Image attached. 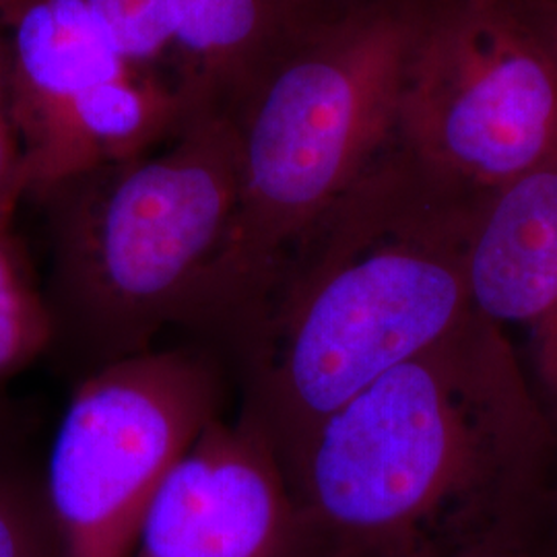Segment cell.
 I'll use <instances>...</instances> for the list:
<instances>
[{
	"mask_svg": "<svg viewBox=\"0 0 557 557\" xmlns=\"http://www.w3.org/2000/svg\"><path fill=\"white\" fill-rule=\"evenodd\" d=\"M483 197L395 135L301 238L234 358L239 419L283 469L343 403L475 319L467 248Z\"/></svg>",
	"mask_w": 557,
	"mask_h": 557,
	"instance_id": "cell-1",
	"label": "cell"
},
{
	"mask_svg": "<svg viewBox=\"0 0 557 557\" xmlns=\"http://www.w3.org/2000/svg\"><path fill=\"white\" fill-rule=\"evenodd\" d=\"M552 440L504 329L475 314L322 419L283 473L310 556L411 557L520 506Z\"/></svg>",
	"mask_w": 557,
	"mask_h": 557,
	"instance_id": "cell-2",
	"label": "cell"
},
{
	"mask_svg": "<svg viewBox=\"0 0 557 557\" xmlns=\"http://www.w3.org/2000/svg\"><path fill=\"white\" fill-rule=\"evenodd\" d=\"M419 11L359 4L244 103L238 199L184 329L238 356L301 238L395 139Z\"/></svg>",
	"mask_w": 557,
	"mask_h": 557,
	"instance_id": "cell-3",
	"label": "cell"
},
{
	"mask_svg": "<svg viewBox=\"0 0 557 557\" xmlns=\"http://www.w3.org/2000/svg\"><path fill=\"white\" fill-rule=\"evenodd\" d=\"M236 120L188 122L158 149L40 197L50 211L54 338L83 379L186 326L238 199ZM54 343V341H52Z\"/></svg>",
	"mask_w": 557,
	"mask_h": 557,
	"instance_id": "cell-4",
	"label": "cell"
},
{
	"mask_svg": "<svg viewBox=\"0 0 557 557\" xmlns=\"http://www.w3.org/2000/svg\"><path fill=\"white\" fill-rule=\"evenodd\" d=\"M557 0H421L397 139L487 195L557 151Z\"/></svg>",
	"mask_w": 557,
	"mask_h": 557,
	"instance_id": "cell-5",
	"label": "cell"
},
{
	"mask_svg": "<svg viewBox=\"0 0 557 557\" xmlns=\"http://www.w3.org/2000/svg\"><path fill=\"white\" fill-rule=\"evenodd\" d=\"M218 361L151 349L81 380L60 419L44 496L64 557H128L161 479L220 418Z\"/></svg>",
	"mask_w": 557,
	"mask_h": 557,
	"instance_id": "cell-6",
	"label": "cell"
},
{
	"mask_svg": "<svg viewBox=\"0 0 557 557\" xmlns=\"http://www.w3.org/2000/svg\"><path fill=\"white\" fill-rule=\"evenodd\" d=\"M120 52L186 120H236L264 79L356 0H89Z\"/></svg>",
	"mask_w": 557,
	"mask_h": 557,
	"instance_id": "cell-7",
	"label": "cell"
},
{
	"mask_svg": "<svg viewBox=\"0 0 557 557\" xmlns=\"http://www.w3.org/2000/svg\"><path fill=\"white\" fill-rule=\"evenodd\" d=\"M128 557H310L271 444L213 419L161 479Z\"/></svg>",
	"mask_w": 557,
	"mask_h": 557,
	"instance_id": "cell-8",
	"label": "cell"
},
{
	"mask_svg": "<svg viewBox=\"0 0 557 557\" xmlns=\"http://www.w3.org/2000/svg\"><path fill=\"white\" fill-rule=\"evenodd\" d=\"M9 119L20 140L27 195L71 178L81 112L131 60L89 0H2Z\"/></svg>",
	"mask_w": 557,
	"mask_h": 557,
	"instance_id": "cell-9",
	"label": "cell"
},
{
	"mask_svg": "<svg viewBox=\"0 0 557 557\" xmlns=\"http://www.w3.org/2000/svg\"><path fill=\"white\" fill-rule=\"evenodd\" d=\"M473 312L531 333L547 416L557 411V151L479 202L467 248Z\"/></svg>",
	"mask_w": 557,
	"mask_h": 557,
	"instance_id": "cell-10",
	"label": "cell"
},
{
	"mask_svg": "<svg viewBox=\"0 0 557 557\" xmlns=\"http://www.w3.org/2000/svg\"><path fill=\"white\" fill-rule=\"evenodd\" d=\"M54 341L48 301L34 287L11 230H0V379L11 376Z\"/></svg>",
	"mask_w": 557,
	"mask_h": 557,
	"instance_id": "cell-11",
	"label": "cell"
},
{
	"mask_svg": "<svg viewBox=\"0 0 557 557\" xmlns=\"http://www.w3.org/2000/svg\"><path fill=\"white\" fill-rule=\"evenodd\" d=\"M0 557H64L46 496L0 479Z\"/></svg>",
	"mask_w": 557,
	"mask_h": 557,
	"instance_id": "cell-12",
	"label": "cell"
},
{
	"mask_svg": "<svg viewBox=\"0 0 557 557\" xmlns=\"http://www.w3.org/2000/svg\"><path fill=\"white\" fill-rule=\"evenodd\" d=\"M520 506L457 527L411 557H535L518 524Z\"/></svg>",
	"mask_w": 557,
	"mask_h": 557,
	"instance_id": "cell-13",
	"label": "cell"
},
{
	"mask_svg": "<svg viewBox=\"0 0 557 557\" xmlns=\"http://www.w3.org/2000/svg\"><path fill=\"white\" fill-rule=\"evenodd\" d=\"M552 421V455L533 494L518 508L522 537L535 557H557V411Z\"/></svg>",
	"mask_w": 557,
	"mask_h": 557,
	"instance_id": "cell-14",
	"label": "cell"
},
{
	"mask_svg": "<svg viewBox=\"0 0 557 557\" xmlns=\"http://www.w3.org/2000/svg\"><path fill=\"white\" fill-rule=\"evenodd\" d=\"M2 7V0H0ZM27 195L25 170L21 158L20 140L9 119L7 77H4V48L0 25V230H11L17 202Z\"/></svg>",
	"mask_w": 557,
	"mask_h": 557,
	"instance_id": "cell-15",
	"label": "cell"
},
{
	"mask_svg": "<svg viewBox=\"0 0 557 557\" xmlns=\"http://www.w3.org/2000/svg\"><path fill=\"white\" fill-rule=\"evenodd\" d=\"M556 44H557V9H556Z\"/></svg>",
	"mask_w": 557,
	"mask_h": 557,
	"instance_id": "cell-16",
	"label": "cell"
},
{
	"mask_svg": "<svg viewBox=\"0 0 557 557\" xmlns=\"http://www.w3.org/2000/svg\"><path fill=\"white\" fill-rule=\"evenodd\" d=\"M356 2H370V0H356Z\"/></svg>",
	"mask_w": 557,
	"mask_h": 557,
	"instance_id": "cell-17",
	"label": "cell"
}]
</instances>
